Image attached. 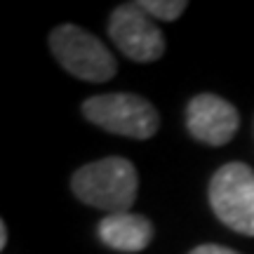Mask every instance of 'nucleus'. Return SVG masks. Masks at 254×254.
Returning <instances> with one entry per match:
<instances>
[{
	"label": "nucleus",
	"instance_id": "nucleus-1",
	"mask_svg": "<svg viewBox=\"0 0 254 254\" xmlns=\"http://www.w3.org/2000/svg\"><path fill=\"white\" fill-rule=\"evenodd\" d=\"M139 174L127 158H101L82 165L71 179V190L75 198L109 214H123L136 200Z\"/></svg>",
	"mask_w": 254,
	"mask_h": 254
},
{
	"label": "nucleus",
	"instance_id": "nucleus-2",
	"mask_svg": "<svg viewBox=\"0 0 254 254\" xmlns=\"http://www.w3.org/2000/svg\"><path fill=\"white\" fill-rule=\"evenodd\" d=\"M82 116L111 134L129 139H151L160 127V113L139 94L113 92L82 101Z\"/></svg>",
	"mask_w": 254,
	"mask_h": 254
},
{
	"label": "nucleus",
	"instance_id": "nucleus-3",
	"mask_svg": "<svg viewBox=\"0 0 254 254\" xmlns=\"http://www.w3.org/2000/svg\"><path fill=\"white\" fill-rule=\"evenodd\" d=\"M50 47L66 71L90 82H106L118 73V62L97 36L75 24H62L50 33Z\"/></svg>",
	"mask_w": 254,
	"mask_h": 254
},
{
	"label": "nucleus",
	"instance_id": "nucleus-4",
	"mask_svg": "<svg viewBox=\"0 0 254 254\" xmlns=\"http://www.w3.org/2000/svg\"><path fill=\"white\" fill-rule=\"evenodd\" d=\"M209 205L231 231L254 236V170L245 163H226L209 182Z\"/></svg>",
	"mask_w": 254,
	"mask_h": 254
},
{
	"label": "nucleus",
	"instance_id": "nucleus-5",
	"mask_svg": "<svg viewBox=\"0 0 254 254\" xmlns=\"http://www.w3.org/2000/svg\"><path fill=\"white\" fill-rule=\"evenodd\" d=\"M109 36L132 62L151 64L165 55L163 31L139 2H125L113 9L109 19Z\"/></svg>",
	"mask_w": 254,
	"mask_h": 254
},
{
	"label": "nucleus",
	"instance_id": "nucleus-6",
	"mask_svg": "<svg viewBox=\"0 0 254 254\" xmlns=\"http://www.w3.org/2000/svg\"><path fill=\"white\" fill-rule=\"evenodd\" d=\"M189 132L198 141L209 146H224L236 136L240 116L231 101L217 94H198L189 101L186 109Z\"/></svg>",
	"mask_w": 254,
	"mask_h": 254
},
{
	"label": "nucleus",
	"instance_id": "nucleus-7",
	"mask_svg": "<svg viewBox=\"0 0 254 254\" xmlns=\"http://www.w3.org/2000/svg\"><path fill=\"white\" fill-rule=\"evenodd\" d=\"M101 243L116 252L136 254L146 250L153 240V224L141 214L123 212V214H109L99 221Z\"/></svg>",
	"mask_w": 254,
	"mask_h": 254
},
{
	"label": "nucleus",
	"instance_id": "nucleus-8",
	"mask_svg": "<svg viewBox=\"0 0 254 254\" xmlns=\"http://www.w3.org/2000/svg\"><path fill=\"white\" fill-rule=\"evenodd\" d=\"M139 5H141L155 21H158V19H160V21H174V19H179L184 14V9L189 7V2H184V0H141Z\"/></svg>",
	"mask_w": 254,
	"mask_h": 254
},
{
	"label": "nucleus",
	"instance_id": "nucleus-9",
	"mask_svg": "<svg viewBox=\"0 0 254 254\" xmlns=\"http://www.w3.org/2000/svg\"><path fill=\"white\" fill-rule=\"evenodd\" d=\"M190 254H240L236 250H228L224 245H200L195 250H190Z\"/></svg>",
	"mask_w": 254,
	"mask_h": 254
},
{
	"label": "nucleus",
	"instance_id": "nucleus-10",
	"mask_svg": "<svg viewBox=\"0 0 254 254\" xmlns=\"http://www.w3.org/2000/svg\"><path fill=\"white\" fill-rule=\"evenodd\" d=\"M7 247V224L2 221L0 224V250H5Z\"/></svg>",
	"mask_w": 254,
	"mask_h": 254
}]
</instances>
